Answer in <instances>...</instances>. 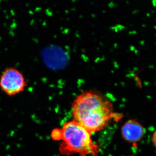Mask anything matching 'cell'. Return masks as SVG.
I'll return each mask as SVG.
<instances>
[{
    "label": "cell",
    "instance_id": "6da1fadb",
    "mask_svg": "<svg viewBox=\"0 0 156 156\" xmlns=\"http://www.w3.org/2000/svg\"><path fill=\"white\" fill-rule=\"evenodd\" d=\"M111 101L97 90L83 91L72 104L73 120L92 134L101 131L112 119L119 121L123 116L114 112Z\"/></svg>",
    "mask_w": 156,
    "mask_h": 156
},
{
    "label": "cell",
    "instance_id": "7a4b0ae2",
    "mask_svg": "<svg viewBox=\"0 0 156 156\" xmlns=\"http://www.w3.org/2000/svg\"><path fill=\"white\" fill-rule=\"evenodd\" d=\"M91 135L86 128L73 120L65 123L61 128L54 129L51 136L54 140L62 141L59 147L62 154L98 156V147L92 142Z\"/></svg>",
    "mask_w": 156,
    "mask_h": 156
},
{
    "label": "cell",
    "instance_id": "3957f363",
    "mask_svg": "<svg viewBox=\"0 0 156 156\" xmlns=\"http://www.w3.org/2000/svg\"><path fill=\"white\" fill-rule=\"evenodd\" d=\"M27 85L23 74L14 66L6 67L0 76V89L10 97L23 92Z\"/></svg>",
    "mask_w": 156,
    "mask_h": 156
},
{
    "label": "cell",
    "instance_id": "277c9868",
    "mask_svg": "<svg viewBox=\"0 0 156 156\" xmlns=\"http://www.w3.org/2000/svg\"><path fill=\"white\" fill-rule=\"evenodd\" d=\"M146 130L139 121L130 119L126 121L121 128V135L126 142L134 147L141 141L145 134Z\"/></svg>",
    "mask_w": 156,
    "mask_h": 156
},
{
    "label": "cell",
    "instance_id": "5b68a950",
    "mask_svg": "<svg viewBox=\"0 0 156 156\" xmlns=\"http://www.w3.org/2000/svg\"><path fill=\"white\" fill-rule=\"evenodd\" d=\"M151 141L156 153V129L152 135Z\"/></svg>",
    "mask_w": 156,
    "mask_h": 156
},
{
    "label": "cell",
    "instance_id": "8992f818",
    "mask_svg": "<svg viewBox=\"0 0 156 156\" xmlns=\"http://www.w3.org/2000/svg\"><path fill=\"white\" fill-rule=\"evenodd\" d=\"M135 76H136V75H135V73L133 71H129V73L126 75V77L128 78H134Z\"/></svg>",
    "mask_w": 156,
    "mask_h": 156
},
{
    "label": "cell",
    "instance_id": "52a82bcc",
    "mask_svg": "<svg viewBox=\"0 0 156 156\" xmlns=\"http://www.w3.org/2000/svg\"><path fill=\"white\" fill-rule=\"evenodd\" d=\"M134 80L135 81V82H136V83H137L139 84H140V78L138 77L137 76H136L134 78Z\"/></svg>",
    "mask_w": 156,
    "mask_h": 156
},
{
    "label": "cell",
    "instance_id": "ba28073f",
    "mask_svg": "<svg viewBox=\"0 0 156 156\" xmlns=\"http://www.w3.org/2000/svg\"><path fill=\"white\" fill-rule=\"evenodd\" d=\"M135 49H135V47H134V46L131 45V46H130V50L131 51H134Z\"/></svg>",
    "mask_w": 156,
    "mask_h": 156
},
{
    "label": "cell",
    "instance_id": "9c48e42d",
    "mask_svg": "<svg viewBox=\"0 0 156 156\" xmlns=\"http://www.w3.org/2000/svg\"><path fill=\"white\" fill-rule=\"evenodd\" d=\"M136 34V31H130L129 32V34L130 35H131L133 34Z\"/></svg>",
    "mask_w": 156,
    "mask_h": 156
},
{
    "label": "cell",
    "instance_id": "30bf717a",
    "mask_svg": "<svg viewBox=\"0 0 156 156\" xmlns=\"http://www.w3.org/2000/svg\"><path fill=\"white\" fill-rule=\"evenodd\" d=\"M144 85H145V86H148L149 85L150 83L148 82V81H144Z\"/></svg>",
    "mask_w": 156,
    "mask_h": 156
},
{
    "label": "cell",
    "instance_id": "8fae6325",
    "mask_svg": "<svg viewBox=\"0 0 156 156\" xmlns=\"http://www.w3.org/2000/svg\"><path fill=\"white\" fill-rule=\"evenodd\" d=\"M138 68L136 67H134L133 68V70L132 71H133L135 73V72H136L137 71H138Z\"/></svg>",
    "mask_w": 156,
    "mask_h": 156
},
{
    "label": "cell",
    "instance_id": "7c38bea8",
    "mask_svg": "<svg viewBox=\"0 0 156 156\" xmlns=\"http://www.w3.org/2000/svg\"><path fill=\"white\" fill-rule=\"evenodd\" d=\"M134 53H135L136 55H138V53H139V51L138 50H136V49H135L134 51Z\"/></svg>",
    "mask_w": 156,
    "mask_h": 156
},
{
    "label": "cell",
    "instance_id": "4fadbf2b",
    "mask_svg": "<svg viewBox=\"0 0 156 156\" xmlns=\"http://www.w3.org/2000/svg\"><path fill=\"white\" fill-rule=\"evenodd\" d=\"M140 44L141 45H144V44H145V42H144V41H141L140 42Z\"/></svg>",
    "mask_w": 156,
    "mask_h": 156
},
{
    "label": "cell",
    "instance_id": "5bb4252c",
    "mask_svg": "<svg viewBox=\"0 0 156 156\" xmlns=\"http://www.w3.org/2000/svg\"><path fill=\"white\" fill-rule=\"evenodd\" d=\"M149 68H150V69H153L154 68V66L151 65V66H149Z\"/></svg>",
    "mask_w": 156,
    "mask_h": 156
},
{
    "label": "cell",
    "instance_id": "9a60e30c",
    "mask_svg": "<svg viewBox=\"0 0 156 156\" xmlns=\"http://www.w3.org/2000/svg\"></svg>",
    "mask_w": 156,
    "mask_h": 156
}]
</instances>
